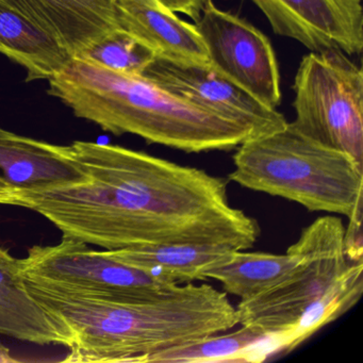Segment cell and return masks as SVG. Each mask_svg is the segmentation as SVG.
Instances as JSON below:
<instances>
[{"mask_svg": "<svg viewBox=\"0 0 363 363\" xmlns=\"http://www.w3.org/2000/svg\"><path fill=\"white\" fill-rule=\"evenodd\" d=\"M27 286L73 331L74 345L63 362L144 363L155 352L239 325L227 293L208 284H179L141 299L72 296Z\"/></svg>", "mask_w": 363, "mask_h": 363, "instance_id": "2", "label": "cell"}, {"mask_svg": "<svg viewBox=\"0 0 363 363\" xmlns=\"http://www.w3.org/2000/svg\"><path fill=\"white\" fill-rule=\"evenodd\" d=\"M22 273L28 284L40 288L93 298H152L179 286L65 237L56 245L29 248Z\"/></svg>", "mask_w": 363, "mask_h": 363, "instance_id": "7", "label": "cell"}, {"mask_svg": "<svg viewBox=\"0 0 363 363\" xmlns=\"http://www.w3.org/2000/svg\"><path fill=\"white\" fill-rule=\"evenodd\" d=\"M48 82V93L77 118L116 135L130 133L188 154L228 152L254 137L248 127L179 99L144 76L84 59H69Z\"/></svg>", "mask_w": 363, "mask_h": 363, "instance_id": "3", "label": "cell"}, {"mask_svg": "<svg viewBox=\"0 0 363 363\" xmlns=\"http://www.w3.org/2000/svg\"><path fill=\"white\" fill-rule=\"evenodd\" d=\"M69 152L88 180L20 193V206L62 237L105 250L146 245L252 248L256 218L231 206L228 180L118 145L75 141Z\"/></svg>", "mask_w": 363, "mask_h": 363, "instance_id": "1", "label": "cell"}, {"mask_svg": "<svg viewBox=\"0 0 363 363\" xmlns=\"http://www.w3.org/2000/svg\"><path fill=\"white\" fill-rule=\"evenodd\" d=\"M229 182L294 201L310 212L362 213L363 164L291 126L250 137L235 148Z\"/></svg>", "mask_w": 363, "mask_h": 363, "instance_id": "5", "label": "cell"}, {"mask_svg": "<svg viewBox=\"0 0 363 363\" xmlns=\"http://www.w3.org/2000/svg\"><path fill=\"white\" fill-rule=\"evenodd\" d=\"M0 335L38 345H74L73 331L42 305L27 286L22 259L0 245Z\"/></svg>", "mask_w": 363, "mask_h": 363, "instance_id": "12", "label": "cell"}, {"mask_svg": "<svg viewBox=\"0 0 363 363\" xmlns=\"http://www.w3.org/2000/svg\"><path fill=\"white\" fill-rule=\"evenodd\" d=\"M71 58L121 29L118 0H7Z\"/></svg>", "mask_w": 363, "mask_h": 363, "instance_id": "11", "label": "cell"}, {"mask_svg": "<svg viewBox=\"0 0 363 363\" xmlns=\"http://www.w3.org/2000/svg\"><path fill=\"white\" fill-rule=\"evenodd\" d=\"M0 205L20 206V193L0 174Z\"/></svg>", "mask_w": 363, "mask_h": 363, "instance_id": "20", "label": "cell"}, {"mask_svg": "<svg viewBox=\"0 0 363 363\" xmlns=\"http://www.w3.org/2000/svg\"><path fill=\"white\" fill-rule=\"evenodd\" d=\"M276 35L310 52L340 50L348 56L363 50L361 0H250Z\"/></svg>", "mask_w": 363, "mask_h": 363, "instance_id": "10", "label": "cell"}, {"mask_svg": "<svg viewBox=\"0 0 363 363\" xmlns=\"http://www.w3.org/2000/svg\"><path fill=\"white\" fill-rule=\"evenodd\" d=\"M209 65L272 109L281 104L280 73L269 38L237 14L207 4L195 21Z\"/></svg>", "mask_w": 363, "mask_h": 363, "instance_id": "8", "label": "cell"}, {"mask_svg": "<svg viewBox=\"0 0 363 363\" xmlns=\"http://www.w3.org/2000/svg\"><path fill=\"white\" fill-rule=\"evenodd\" d=\"M299 260L294 244L284 254L233 250L205 273L206 279L220 282L227 294L250 298L277 284L291 273Z\"/></svg>", "mask_w": 363, "mask_h": 363, "instance_id": "17", "label": "cell"}, {"mask_svg": "<svg viewBox=\"0 0 363 363\" xmlns=\"http://www.w3.org/2000/svg\"><path fill=\"white\" fill-rule=\"evenodd\" d=\"M118 20L158 58L184 65H210L207 50L194 25L159 6L118 0Z\"/></svg>", "mask_w": 363, "mask_h": 363, "instance_id": "14", "label": "cell"}, {"mask_svg": "<svg viewBox=\"0 0 363 363\" xmlns=\"http://www.w3.org/2000/svg\"><path fill=\"white\" fill-rule=\"evenodd\" d=\"M344 237L337 216H322L305 227L294 243L296 267L275 286L240 301L239 325L269 339L293 329L297 340L306 341L354 308L363 292V262L350 260Z\"/></svg>", "mask_w": 363, "mask_h": 363, "instance_id": "4", "label": "cell"}, {"mask_svg": "<svg viewBox=\"0 0 363 363\" xmlns=\"http://www.w3.org/2000/svg\"><path fill=\"white\" fill-rule=\"evenodd\" d=\"M269 356V337L241 326L155 352L144 363H259Z\"/></svg>", "mask_w": 363, "mask_h": 363, "instance_id": "18", "label": "cell"}, {"mask_svg": "<svg viewBox=\"0 0 363 363\" xmlns=\"http://www.w3.org/2000/svg\"><path fill=\"white\" fill-rule=\"evenodd\" d=\"M156 57L150 48L121 28L101 38L75 58L118 73L142 75Z\"/></svg>", "mask_w": 363, "mask_h": 363, "instance_id": "19", "label": "cell"}, {"mask_svg": "<svg viewBox=\"0 0 363 363\" xmlns=\"http://www.w3.org/2000/svg\"><path fill=\"white\" fill-rule=\"evenodd\" d=\"M20 361L12 356L11 350L7 346L0 343V363H18Z\"/></svg>", "mask_w": 363, "mask_h": 363, "instance_id": "21", "label": "cell"}, {"mask_svg": "<svg viewBox=\"0 0 363 363\" xmlns=\"http://www.w3.org/2000/svg\"><path fill=\"white\" fill-rule=\"evenodd\" d=\"M142 76L179 99L248 127L254 137L288 124L277 109L267 107L210 65H184L156 57Z\"/></svg>", "mask_w": 363, "mask_h": 363, "instance_id": "9", "label": "cell"}, {"mask_svg": "<svg viewBox=\"0 0 363 363\" xmlns=\"http://www.w3.org/2000/svg\"><path fill=\"white\" fill-rule=\"evenodd\" d=\"M291 126L363 164V72L340 50L311 52L295 75Z\"/></svg>", "mask_w": 363, "mask_h": 363, "instance_id": "6", "label": "cell"}, {"mask_svg": "<svg viewBox=\"0 0 363 363\" xmlns=\"http://www.w3.org/2000/svg\"><path fill=\"white\" fill-rule=\"evenodd\" d=\"M135 1H139V3L150 4V5L158 6L157 5V3L155 1V0H135Z\"/></svg>", "mask_w": 363, "mask_h": 363, "instance_id": "22", "label": "cell"}, {"mask_svg": "<svg viewBox=\"0 0 363 363\" xmlns=\"http://www.w3.org/2000/svg\"><path fill=\"white\" fill-rule=\"evenodd\" d=\"M212 0H201V4H203V6L207 5V4L211 3Z\"/></svg>", "mask_w": 363, "mask_h": 363, "instance_id": "23", "label": "cell"}, {"mask_svg": "<svg viewBox=\"0 0 363 363\" xmlns=\"http://www.w3.org/2000/svg\"><path fill=\"white\" fill-rule=\"evenodd\" d=\"M233 248L220 245H146L106 250L116 260L177 284L206 280L205 273Z\"/></svg>", "mask_w": 363, "mask_h": 363, "instance_id": "16", "label": "cell"}, {"mask_svg": "<svg viewBox=\"0 0 363 363\" xmlns=\"http://www.w3.org/2000/svg\"><path fill=\"white\" fill-rule=\"evenodd\" d=\"M0 54L27 71V80L50 79L69 55L22 12L0 0Z\"/></svg>", "mask_w": 363, "mask_h": 363, "instance_id": "15", "label": "cell"}, {"mask_svg": "<svg viewBox=\"0 0 363 363\" xmlns=\"http://www.w3.org/2000/svg\"><path fill=\"white\" fill-rule=\"evenodd\" d=\"M0 171L18 193L39 192L82 184L88 176L69 145H56L0 128Z\"/></svg>", "mask_w": 363, "mask_h": 363, "instance_id": "13", "label": "cell"}]
</instances>
